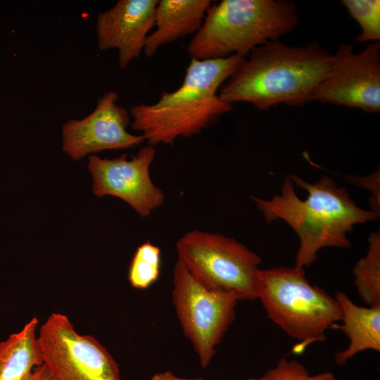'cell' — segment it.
Here are the masks:
<instances>
[{"label":"cell","instance_id":"cell-16","mask_svg":"<svg viewBox=\"0 0 380 380\" xmlns=\"http://www.w3.org/2000/svg\"><path fill=\"white\" fill-rule=\"evenodd\" d=\"M369 248L353 268L354 284L368 307L380 306V231L369 234Z\"/></svg>","mask_w":380,"mask_h":380},{"label":"cell","instance_id":"cell-2","mask_svg":"<svg viewBox=\"0 0 380 380\" xmlns=\"http://www.w3.org/2000/svg\"><path fill=\"white\" fill-rule=\"evenodd\" d=\"M246 57L197 60L191 58L182 84L176 90L162 92L152 104L132 106V127L141 132L147 145L172 146L179 137L199 134L232 110L218 90L243 64Z\"/></svg>","mask_w":380,"mask_h":380},{"label":"cell","instance_id":"cell-12","mask_svg":"<svg viewBox=\"0 0 380 380\" xmlns=\"http://www.w3.org/2000/svg\"><path fill=\"white\" fill-rule=\"evenodd\" d=\"M158 0H119L96 16V38L101 51L117 49L120 68L137 58L154 26Z\"/></svg>","mask_w":380,"mask_h":380},{"label":"cell","instance_id":"cell-7","mask_svg":"<svg viewBox=\"0 0 380 380\" xmlns=\"http://www.w3.org/2000/svg\"><path fill=\"white\" fill-rule=\"evenodd\" d=\"M172 299L182 331L206 368L235 319L239 299L205 287L179 260L173 267Z\"/></svg>","mask_w":380,"mask_h":380},{"label":"cell","instance_id":"cell-6","mask_svg":"<svg viewBox=\"0 0 380 380\" xmlns=\"http://www.w3.org/2000/svg\"><path fill=\"white\" fill-rule=\"evenodd\" d=\"M176 251L177 260L205 287L239 300L258 299L260 257L238 241L194 229L179 239Z\"/></svg>","mask_w":380,"mask_h":380},{"label":"cell","instance_id":"cell-21","mask_svg":"<svg viewBox=\"0 0 380 380\" xmlns=\"http://www.w3.org/2000/svg\"><path fill=\"white\" fill-rule=\"evenodd\" d=\"M31 380H55L46 367L42 364L35 368Z\"/></svg>","mask_w":380,"mask_h":380},{"label":"cell","instance_id":"cell-5","mask_svg":"<svg viewBox=\"0 0 380 380\" xmlns=\"http://www.w3.org/2000/svg\"><path fill=\"white\" fill-rule=\"evenodd\" d=\"M258 299L268 317L299 342L293 349L296 353L324 341L327 329L342 316L335 297L312 285L304 268L296 265L260 270Z\"/></svg>","mask_w":380,"mask_h":380},{"label":"cell","instance_id":"cell-23","mask_svg":"<svg viewBox=\"0 0 380 380\" xmlns=\"http://www.w3.org/2000/svg\"><path fill=\"white\" fill-rule=\"evenodd\" d=\"M309 380H338L334 374L324 372L314 376H310Z\"/></svg>","mask_w":380,"mask_h":380},{"label":"cell","instance_id":"cell-18","mask_svg":"<svg viewBox=\"0 0 380 380\" xmlns=\"http://www.w3.org/2000/svg\"><path fill=\"white\" fill-rule=\"evenodd\" d=\"M350 15L361 28V33L355 39L360 42L380 41V1L343 0Z\"/></svg>","mask_w":380,"mask_h":380},{"label":"cell","instance_id":"cell-10","mask_svg":"<svg viewBox=\"0 0 380 380\" xmlns=\"http://www.w3.org/2000/svg\"><path fill=\"white\" fill-rule=\"evenodd\" d=\"M155 155V148L146 145L130 159L126 153L113 159L89 156L88 168L93 178L94 194L99 197H118L141 217H148L165 200L163 191L150 177L149 168Z\"/></svg>","mask_w":380,"mask_h":380},{"label":"cell","instance_id":"cell-9","mask_svg":"<svg viewBox=\"0 0 380 380\" xmlns=\"http://www.w3.org/2000/svg\"><path fill=\"white\" fill-rule=\"evenodd\" d=\"M310 101L369 113L380 110V43H368L355 53L351 44H340Z\"/></svg>","mask_w":380,"mask_h":380},{"label":"cell","instance_id":"cell-11","mask_svg":"<svg viewBox=\"0 0 380 380\" xmlns=\"http://www.w3.org/2000/svg\"><path fill=\"white\" fill-rule=\"evenodd\" d=\"M113 91L99 97L96 106L81 120H70L62 126L63 150L73 160L106 150L134 148L145 141L127 130L129 112L118 105Z\"/></svg>","mask_w":380,"mask_h":380},{"label":"cell","instance_id":"cell-17","mask_svg":"<svg viewBox=\"0 0 380 380\" xmlns=\"http://www.w3.org/2000/svg\"><path fill=\"white\" fill-rule=\"evenodd\" d=\"M161 255L158 246L148 241L137 247L128 270V279L132 287L146 289L158 279Z\"/></svg>","mask_w":380,"mask_h":380},{"label":"cell","instance_id":"cell-1","mask_svg":"<svg viewBox=\"0 0 380 380\" xmlns=\"http://www.w3.org/2000/svg\"><path fill=\"white\" fill-rule=\"evenodd\" d=\"M251 198L267 223L281 220L295 231L300 240L295 265L303 268L312 264L324 247L350 248L347 234L354 226L379 217L358 207L347 189L329 177L309 183L293 175L271 199Z\"/></svg>","mask_w":380,"mask_h":380},{"label":"cell","instance_id":"cell-20","mask_svg":"<svg viewBox=\"0 0 380 380\" xmlns=\"http://www.w3.org/2000/svg\"><path fill=\"white\" fill-rule=\"evenodd\" d=\"M346 179L352 183L363 188L368 189L372 192L369 198L371 210L379 215L380 212V191H379V170L366 177L348 176Z\"/></svg>","mask_w":380,"mask_h":380},{"label":"cell","instance_id":"cell-14","mask_svg":"<svg viewBox=\"0 0 380 380\" xmlns=\"http://www.w3.org/2000/svg\"><path fill=\"white\" fill-rule=\"evenodd\" d=\"M342 316L340 329L349 339L348 346L337 353L334 360L343 365L357 353L367 350H380V306L362 307L355 304L343 291H337Z\"/></svg>","mask_w":380,"mask_h":380},{"label":"cell","instance_id":"cell-24","mask_svg":"<svg viewBox=\"0 0 380 380\" xmlns=\"http://www.w3.org/2000/svg\"><path fill=\"white\" fill-rule=\"evenodd\" d=\"M247 380H258V379H255V378H251V379H248Z\"/></svg>","mask_w":380,"mask_h":380},{"label":"cell","instance_id":"cell-3","mask_svg":"<svg viewBox=\"0 0 380 380\" xmlns=\"http://www.w3.org/2000/svg\"><path fill=\"white\" fill-rule=\"evenodd\" d=\"M331 58L317 42L291 46L269 42L251 51L218 96L229 104L246 102L262 110L279 104L300 106L310 101Z\"/></svg>","mask_w":380,"mask_h":380},{"label":"cell","instance_id":"cell-8","mask_svg":"<svg viewBox=\"0 0 380 380\" xmlns=\"http://www.w3.org/2000/svg\"><path fill=\"white\" fill-rule=\"evenodd\" d=\"M37 339L43 364L55 380H121L108 350L94 336L78 333L65 315L51 313Z\"/></svg>","mask_w":380,"mask_h":380},{"label":"cell","instance_id":"cell-22","mask_svg":"<svg viewBox=\"0 0 380 380\" xmlns=\"http://www.w3.org/2000/svg\"><path fill=\"white\" fill-rule=\"evenodd\" d=\"M151 380H204L203 379H187L176 376L170 371H165L155 374Z\"/></svg>","mask_w":380,"mask_h":380},{"label":"cell","instance_id":"cell-13","mask_svg":"<svg viewBox=\"0 0 380 380\" xmlns=\"http://www.w3.org/2000/svg\"><path fill=\"white\" fill-rule=\"evenodd\" d=\"M210 0H160L155 11L156 30L148 34L144 52L150 57L162 46L201 28Z\"/></svg>","mask_w":380,"mask_h":380},{"label":"cell","instance_id":"cell-15","mask_svg":"<svg viewBox=\"0 0 380 380\" xmlns=\"http://www.w3.org/2000/svg\"><path fill=\"white\" fill-rule=\"evenodd\" d=\"M38 324L33 317L20 331L0 342V380H31L35 368L43 364Z\"/></svg>","mask_w":380,"mask_h":380},{"label":"cell","instance_id":"cell-4","mask_svg":"<svg viewBox=\"0 0 380 380\" xmlns=\"http://www.w3.org/2000/svg\"><path fill=\"white\" fill-rule=\"evenodd\" d=\"M298 21L291 1L222 0L210 5L186 50L197 60L246 58L255 47L292 31Z\"/></svg>","mask_w":380,"mask_h":380},{"label":"cell","instance_id":"cell-19","mask_svg":"<svg viewBox=\"0 0 380 380\" xmlns=\"http://www.w3.org/2000/svg\"><path fill=\"white\" fill-rule=\"evenodd\" d=\"M310 376L303 364L296 360L282 358L258 380H309Z\"/></svg>","mask_w":380,"mask_h":380}]
</instances>
